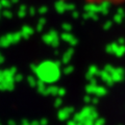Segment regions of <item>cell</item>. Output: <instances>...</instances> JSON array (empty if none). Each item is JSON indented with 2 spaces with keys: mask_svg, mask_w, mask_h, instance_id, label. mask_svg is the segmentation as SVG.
I'll return each mask as SVG.
<instances>
[{
  "mask_svg": "<svg viewBox=\"0 0 125 125\" xmlns=\"http://www.w3.org/2000/svg\"><path fill=\"white\" fill-rule=\"evenodd\" d=\"M83 4L92 5V6H102V5H109V6H120L125 4V0H76Z\"/></svg>",
  "mask_w": 125,
  "mask_h": 125,
  "instance_id": "1",
  "label": "cell"
}]
</instances>
